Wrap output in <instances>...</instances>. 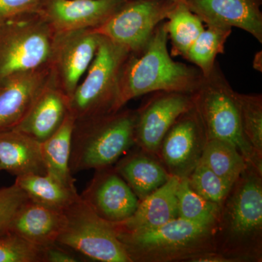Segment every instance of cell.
I'll use <instances>...</instances> for the list:
<instances>
[{
    "instance_id": "obj_1",
    "label": "cell",
    "mask_w": 262,
    "mask_h": 262,
    "mask_svg": "<svg viewBox=\"0 0 262 262\" xmlns=\"http://www.w3.org/2000/svg\"><path fill=\"white\" fill-rule=\"evenodd\" d=\"M164 21L157 27L145 47L130 53L122 64L119 80L118 106L148 94L168 91L192 94L203 75L196 67L174 61L168 50Z\"/></svg>"
},
{
    "instance_id": "obj_11",
    "label": "cell",
    "mask_w": 262,
    "mask_h": 262,
    "mask_svg": "<svg viewBox=\"0 0 262 262\" xmlns=\"http://www.w3.org/2000/svg\"><path fill=\"white\" fill-rule=\"evenodd\" d=\"M206 141L203 123L193 106L169 129L156 158L170 175L187 178L199 164Z\"/></svg>"
},
{
    "instance_id": "obj_36",
    "label": "cell",
    "mask_w": 262,
    "mask_h": 262,
    "mask_svg": "<svg viewBox=\"0 0 262 262\" xmlns=\"http://www.w3.org/2000/svg\"><path fill=\"white\" fill-rule=\"evenodd\" d=\"M171 1L175 2V3H178V2L182 1V0H171Z\"/></svg>"
},
{
    "instance_id": "obj_13",
    "label": "cell",
    "mask_w": 262,
    "mask_h": 262,
    "mask_svg": "<svg viewBox=\"0 0 262 262\" xmlns=\"http://www.w3.org/2000/svg\"><path fill=\"white\" fill-rule=\"evenodd\" d=\"M96 170L81 198L101 219L118 224L134 214L139 198L113 165Z\"/></svg>"
},
{
    "instance_id": "obj_34",
    "label": "cell",
    "mask_w": 262,
    "mask_h": 262,
    "mask_svg": "<svg viewBox=\"0 0 262 262\" xmlns=\"http://www.w3.org/2000/svg\"><path fill=\"white\" fill-rule=\"evenodd\" d=\"M190 262H234L232 258L218 251H210L198 255L189 260Z\"/></svg>"
},
{
    "instance_id": "obj_22",
    "label": "cell",
    "mask_w": 262,
    "mask_h": 262,
    "mask_svg": "<svg viewBox=\"0 0 262 262\" xmlns=\"http://www.w3.org/2000/svg\"><path fill=\"white\" fill-rule=\"evenodd\" d=\"M75 119L70 113L55 134L41 143V149L48 175L67 187L76 189L70 163L72 132Z\"/></svg>"
},
{
    "instance_id": "obj_33",
    "label": "cell",
    "mask_w": 262,
    "mask_h": 262,
    "mask_svg": "<svg viewBox=\"0 0 262 262\" xmlns=\"http://www.w3.org/2000/svg\"><path fill=\"white\" fill-rule=\"evenodd\" d=\"M77 261H80L78 258L57 243L43 247V262Z\"/></svg>"
},
{
    "instance_id": "obj_2",
    "label": "cell",
    "mask_w": 262,
    "mask_h": 262,
    "mask_svg": "<svg viewBox=\"0 0 262 262\" xmlns=\"http://www.w3.org/2000/svg\"><path fill=\"white\" fill-rule=\"evenodd\" d=\"M215 239L216 251L234 262L261 261L262 174L250 165L222 206Z\"/></svg>"
},
{
    "instance_id": "obj_25",
    "label": "cell",
    "mask_w": 262,
    "mask_h": 262,
    "mask_svg": "<svg viewBox=\"0 0 262 262\" xmlns=\"http://www.w3.org/2000/svg\"><path fill=\"white\" fill-rule=\"evenodd\" d=\"M167 19L164 26L171 42L172 53L173 56H182L184 58L204 30L203 21L182 0L176 3Z\"/></svg>"
},
{
    "instance_id": "obj_15",
    "label": "cell",
    "mask_w": 262,
    "mask_h": 262,
    "mask_svg": "<svg viewBox=\"0 0 262 262\" xmlns=\"http://www.w3.org/2000/svg\"><path fill=\"white\" fill-rule=\"evenodd\" d=\"M207 26L237 27L262 42L261 0H182Z\"/></svg>"
},
{
    "instance_id": "obj_7",
    "label": "cell",
    "mask_w": 262,
    "mask_h": 262,
    "mask_svg": "<svg viewBox=\"0 0 262 262\" xmlns=\"http://www.w3.org/2000/svg\"><path fill=\"white\" fill-rule=\"evenodd\" d=\"M55 35L36 13L5 22L0 31V80L50 67Z\"/></svg>"
},
{
    "instance_id": "obj_32",
    "label": "cell",
    "mask_w": 262,
    "mask_h": 262,
    "mask_svg": "<svg viewBox=\"0 0 262 262\" xmlns=\"http://www.w3.org/2000/svg\"><path fill=\"white\" fill-rule=\"evenodd\" d=\"M42 0H0V24L35 13Z\"/></svg>"
},
{
    "instance_id": "obj_19",
    "label": "cell",
    "mask_w": 262,
    "mask_h": 262,
    "mask_svg": "<svg viewBox=\"0 0 262 262\" xmlns=\"http://www.w3.org/2000/svg\"><path fill=\"white\" fill-rule=\"evenodd\" d=\"M64 222L63 211L52 209L29 199L12 221L9 232L43 248L57 243Z\"/></svg>"
},
{
    "instance_id": "obj_6",
    "label": "cell",
    "mask_w": 262,
    "mask_h": 262,
    "mask_svg": "<svg viewBox=\"0 0 262 262\" xmlns=\"http://www.w3.org/2000/svg\"><path fill=\"white\" fill-rule=\"evenodd\" d=\"M129 53L125 48L101 36L85 78L70 98V113L75 120L103 116L120 110L119 80L122 64Z\"/></svg>"
},
{
    "instance_id": "obj_3",
    "label": "cell",
    "mask_w": 262,
    "mask_h": 262,
    "mask_svg": "<svg viewBox=\"0 0 262 262\" xmlns=\"http://www.w3.org/2000/svg\"><path fill=\"white\" fill-rule=\"evenodd\" d=\"M215 229L177 218L155 228L115 231L131 261L173 262L216 251Z\"/></svg>"
},
{
    "instance_id": "obj_29",
    "label": "cell",
    "mask_w": 262,
    "mask_h": 262,
    "mask_svg": "<svg viewBox=\"0 0 262 262\" xmlns=\"http://www.w3.org/2000/svg\"><path fill=\"white\" fill-rule=\"evenodd\" d=\"M187 179L189 186L196 194L222 207L232 187L201 164L196 165Z\"/></svg>"
},
{
    "instance_id": "obj_16",
    "label": "cell",
    "mask_w": 262,
    "mask_h": 262,
    "mask_svg": "<svg viewBox=\"0 0 262 262\" xmlns=\"http://www.w3.org/2000/svg\"><path fill=\"white\" fill-rule=\"evenodd\" d=\"M70 113V98L57 86L51 73L23 118L13 127L39 143L58 130Z\"/></svg>"
},
{
    "instance_id": "obj_35",
    "label": "cell",
    "mask_w": 262,
    "mask_h": 262,
    "mask_svg": "<svg viewBox=\"0 0 262 262\" xmlns=\"http://www.w3.org/2000/svg\"><path fill=\"white\" fill-rule=\"evenodd\" d=\"M5 23L0 24V31H1L2 28H3V25H4Z\"/></svg>"
},
{
    "instance_id": "obj_9",
    "label": "cell",
    "mask_w": 262,
    "mask_h": 262,
    "mask_svg": "<svg viewBox=\"0 0 262 262\" xmlns=\"http://www.w3.org/2000/svg\"><path fill=\"white\" fill-rule=\"evenodd\" d=\"M171 0H127L98 28L92 29L129 53L141 51L176 5Z\"/></svg>"
},
{
    "instance_id": "obj_5",
    "label": "cell",
    "mask_w": 262,
    "mask_h": 262,
    "mask_svg": "<svg viewBox=\"0 0 262 262\" xmlns=\"http://www.w3.org/2000/svg\"><path fill=\"white\" fill-rule=\"evenodd\" d=\"M237 93L216 62L211 73L203 77L192 93L194 107L201 118L207 139H219L232 144L248 165L262 174V155L251 146L243 130Z\"/></svg>"
},
{
    "instance_id": "obj_20",
    "label": "cell",
    "mask_w": 262,
    "mask_h": 262,
    "mask_svg": "<svg viewBox=\"0 0 262 262\" xmlns=\"http://www.w3.org/2000/svg\"><path fill=\"white\" fill-rule=\"evenodd\" d=\"M15 177L47 173L41 143L15 129L0 131V172Z\"/></svg>"
},
{
    "instance_id": "obj_24",
    "label": "cell",
    "mask_w": 262,
    "mask_h": 262,
    "mask_svg": "<svg viewBox=\"0 0 262 262\" xmlns=\"http://www.w3.org/2000/svg\"><path fill=\"white\" fill-rule=\"evenodd\" d=\"M199 164L233 186L248 164L235 146L219 139H207Z\"/></svg>"
},
{
    "instance_id": "obj_26",
    "label": "cell",
    "mask_w": 262,
    "mask_h": 262,
    "mask_svg": "<svg viewBox=\"0 0 262 262\" xmlns=\"http://www.w3.org/2000/svg\"><path fill=\"white\" fill-rule=\"evenodd\" d=\"M230 27L207 26L184 57L199 69L203 77L214 68L219 54L225 53V46L232 33Z\"/></svg>"
},
{
    "instance_id": "obj_27",
    "label": "cell",
    "mask_w": 262,
    "mask_h": 262,
    "mask_svg": "<svg viewBox=\"0 0 262 262\" xmlns=\"http://www.w3.org/2000/svg\"><path fill=\"white\" fill-rule=\"evenodd\" d=\"M177 201L178 218L200 225L216 227L222 207L196 194L189 186L187 178L180 179Z\"/></svg>"
},
{
    "instance_id": "obj_30",
    "label": "cell",
    "mask_w": 262,
    "mask_h": 262,
    "mask_svg": "<svg viewBox=\"0 0 262 262\" xmlns=\"http://www.w3.org/2000/svg\"><path fill=\"white\" fill-rule=\"evenodd\" d=\"M0 262H43V248L8 232L0 236Z\"/></svg>"
},
{
    "instance_id": "obj_28",
    "label": "cell",
    "mask_w": 262,
    "mask_h": 262,
    "mask_svg": "<svg viewBox=\"0 0 262 262\" xmlns=\"http://www.w3.org/2000/svg\"><path fill=\"white\" fill-rule=\"evenodd\" d=\"M245 136L255 151L262 155V96L237 93Z\"/></svg>"
},
{
    "instance_id": "obj_4",
    "label": "cell",
    "mask_w": 262,
    "mask_h": 262,
    "mask_svg": "<svg viewBox=\"0 0 262 262\" xmlns=\"http://www.w3.org/2000/svg\"><path fill=\"white\" fill-rule=\"evenodd\" d=\"M136 110L75 120L70 167L72 173L112 166L135 144Z\"/></svg>"
},
{
    "instance_id": "obj_37",
    "label": "cell",
    "mask_w": 262,
    "mask_h": 262,
    "mask_svg": "<svg viewBox=\"0 0 262 262\" xmlns=\"http://www.w3.org/2000/svg\"><path fill=\"white\" fill-rule=\"evenodd\" d=\"M261 1H262V0H261Z\"/></svg>"
},
{
    "instance_id": "obj_12",
    "label": "cell",
    "mask_w": 262,
    "mask_h": 262,
    "mask_svg": "<svg viewBox=\"0 0 262 262\" xmlns=\"http://www.w3.org/2000/svg\"><path fill=\"white\" fill-rule=\"evenodd\" d=\"M136 110L135 144L141 151L156 157L164 137L183 114L194 106L192 94L160 91L153 93Z\"/></svg>"
},
{
    "instance_id": "obj_14",
    "label": "cell",
    "mask_w": 262,
    "mask_h": 262,
    "mask_svg": "<svg viewBox=\"0 0 262 262\" xmlns=\"http://www.w3.org/2000/svg\"><path fill=\"white\" fill-rule=\"evenodd\" d=\"M127 0H42L35 13L56 32L95 29Z\"/></svg>"
},
{
    "instance_id": "obj_8",
    "label": "cell",
    "mask_w": 262,
    "mask_h": 262,
    "mask_svg": "<svg viewBox=\"0 0 262 262\" xmlns=\"http://www.w3.org/2000/svg\"><path fill=\"white\" fill-rule=\"evenodd\" d=\"M63 213L64 225L57 244L94 261L132 262L113 224L98 216L80 195Z\"/></svg>"
},
{
    "instance_id": "obj_31",
    "label": "cell",
    "mask_w": 262,
    "mask_h": 262,
    "mask_svg": "<svg viewBox=\"0 0 262 262\" xmlns=\"http://www.w3.org/2000/svg\"><path fill=\"white\" fill-rule=\"evenodd\" d=\"M28 201V196L15 183L10 187L0 188V236L9 232L17 212Z\"/></svg>"
},
{
    "instance_id": "obj_17",
    "label": "cell",
    "mask_w": 262,
    "mask_h": 262,
    "mask_svg": "<svg viewBox=\"0 0 262 262\" xmlns=\"http://www.w3.org/2000/svg\"><path fill=\"white\" fill-rule=\"evenodd\" d=\"M50 67L0 80V131L13 128L23 118L49 77Z\"/></svg>"
},
{
    "instance_id": "obj_18",
    "label": "cell",
    "mask_w": 262,
    "mask_h": 262,
    "mask_svg": "<svg viewBox=\"0 0 262 262\" xmlns=\"http://www.w3.org/2000/svg\"><path fill=\"white\" fill-rule=\"evenodd\" d=\"M180 178L171 176L163 185L139 202L134 214L118 224L116 231L155 228L178 218V190Z\"/></svg>"
},
{
    "instance_id": "obj_21",
    "label": "cell",
    "mask_w": 262,
    "mask_h": 262,
    "mask_svg": "<svg viewBox=\"0 0 262 262\" xmlns=\"http://www.w3.org/2000/svg\"><path fill=\"white\" fill-rule=\"evenodd\" d=\"M114 168L139 201L155 192L171 177L156 157L141 150L122 157Z\"/></svg>"
},
{
    "instance_id": "obj_10",
    "label": "cell",
    "mask_w": 262,
    "mask_h": 262,
    "mask_svg": "<svg viewBox=\"0 0 262 262\" xmlns=\"http://www.w3.org/2000/svg\"><path fill=\"white\" fill-rule=\"evenodd\" d=\"M101 36L92 29L56 32L50 61L52 78L69 98L89 70Z\"/></svg>"
},
{
    "instance_id": "obj_23",
    "label": "cell",
    "mask_w": 262,
    "mask_h": 262,
    "mask_svg": "<svg viewBox=\"0 0 262 262\" xmlns=\"http://www.w3.org/2000/svg\"><path fill=\"white\" fill-rule=\"evenodd\" d=\"M15 183L31 201L56 211H64L80 198L77 189L67 187L48 174L20 176Z\"/></svg>"
}]
</instances>
